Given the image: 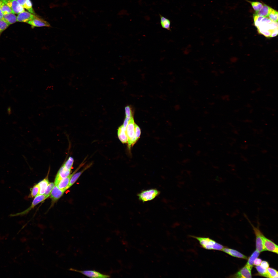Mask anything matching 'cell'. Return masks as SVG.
<instances>
[{
  "instance_id": "1",
  "label": "cell",
  "mask_w": 278,
  "mask_h": 278,
  "mask_svg": "<svg viewBox=\"0 0 278 278\" xmlns=\"http://www.w3.org/2000/svg\"><path fill=\"white\" fill-rule=\"evenodd\" d=\"M256 27L258 32L267 37H272L278 34L277 22L271 21L268 18L264 17Z\"/></svg>"
},
{
  "instance_id": "2",
  "label": "cell",
  "mask_w": 278,
  "mask_h": 278,
  "mask_svg": "<svg viewBox=\"0 0 278 278\" xmlns=\"http://www.w3.org/2000/svg\"><path fill=\"white\" fill-rule=\"evenodd\" d=\"M190 236L197 239L203 248L207 250H221L224 246L214 240L208 237Z\"/></svg>"
},
{
  "instance_id": "3",
  "label": "cell",
  "mask_w": 278,
  "mask_h": 278,
  "mask_svg": "<svg viewBox=\"0 0 278 278\" xmlns=\"http://www.w3.org/2000/svg\"><path fill=\"white\" fill-rule=\"evenodd\" d=\"M160 194V192L155 189H151L142 191L137 195L139 199L144 202L154 199Z\"/></svg>"
},
{
  "instance_id": "4",
  "label": "cell",
  "mask_w": 278,
  "mask_h": 278,
  "mask_svg": "<svg viewBox=\"0 0 278 278\" xmlns=\"http://www.w3.org/2000/svg\"><path fill=\"white\" fill-rule=\"evenodd\" d=\"M11 9L13 13L18 14L25 11L24 8L16 0H1Z\"/></svg>"
},
{
  "instance_id": "5",
  "label": "cell",
  "mask_w": 278,
  "mask_h": 278,
  "mask_svg": "<svg viewBox=\"0 0 278 278\" xmlns=\"http://www.w3.org/2000/svg\"><path fill=\"white\" fill-rule=\"evenodd\" d=\"M69 270L78 272L88 277L92 278H108L110 276L103 274L99 272L92 270L80 271L72 268H70Z\"/></svg>"
},
{
  "instance_id": "6",
  "label": "cell",
  "mask_w": 278,
  "mask_h": 278,
  "mask_svg": "<svg viewBox=\"0 0 278 278\" xmlns=\"http://www.w3.org/2000/svg\"><path fill=\"white\" fill-rule=\"evenodd\" d=\"M48 197L44 194H38L35 196L31 206L22 212L13 215L11 214L10 216H14L25 214L28 212L32 208H33L37 204L44 201Z\"/></svg>"
},
{
  "instance_id": "7",
  "label": "cell",
  "mask_w": 278,
  "mask_h": 278,
  "mask_svg": "<svg viewBox=\"0 0 278 278\" xmlns=\"http://www.w3.org/2000/svg\"><path fill=\"white\" fill-rule=\"evenodd\" d=\"M253 228L256 237V250L260 252L266 251L264 246L262 238L263 234L258 229L254 227Z\"/></svg>"
},
{
  "instance_id": "8",
  "label": "cell",
  "mask_w": 278,
  "mask_h": 278,
  "mask_svg": "<svg viewBox=\"0 0 278 278\" xmlns=\"http://www.w3.org/2000/svg\"><path fill=\"white\" fill-rule=\"evenodd\" d=\"M262 238L264 246L266 250L278 254V246L272 241L267 238L263 234Z\"/></svg>"
},
{
  "instance_id": "9",
  "label": "cell",
  "mask_w": 278,
  "mask_h": 278,
  "mask_svg": "<svg viewBox=\"0 0 278 278\" xmlns=\"http://www.w3.org/2000/svg\"><path fill=\"white\" fill-rule=\"evenodd\" d=\"M37 16L25 11L18 14L17 16V22L27 23Z\"/></svg>"
},
{
  "instance_id": "10",
  "label": "cell",
  "mask_w": 278,
  "mask_h": 278,
  "mask_svg": "<svg viewBox=\"0 0 278 278\" xmlns=\"http://www.w3.org/2000/svg\"><path fill=\"white\" fill-rule=\"evenodd\" d=\"M251 269L246 265L241 268L236 273L232 276L233 277L251 278Z\"/></svg>"
},
{
  "instance_id": "11",
  "label": "cell",
  "mask_w": 278,
  "mask_h": 278,
  "mask_svg": "<svg viewBox=\"0 0 278 278\" xmlns=\"http://www.w3.org/2000/svg\"><path fill=\"white\" fill-rule=\"evenodd\" d=\"M27 23L30 25L32 28L35 27L50 26V24L48 22L37 16L29 21Z\"/></svg>"
},
{
  "instance_id": "12",
  "label": "cell",
  "mask_w": 278,
  "mask_h": 278,
  "mask_svg": "<svg viewBox=\"0 0 278 278\" xmlns=\"http://www.w3.org/2000/svg\"><path fill=\"white\" fill-rule=\"evenodd\" d=\"M71 170L67 169L63 165L59 170L56 176L54 181L55 185H56L62 179L69 175Z\"/></svg>"
},
{
  "instance_id": "13",
  "label": "cell",
  "mask_w": 278,
  "mask_h": 278,
  "mask_svg": "<svg viewBox=\"0 0 278 278\" xmlns=\"http://www.w3.org/2000/svg\"><path fill=\"white\" fill-rule=\"evenodd\" d=\"M81 167L80 165L72 173L61 180L56 185L59 189L65 191L67 189V187L72 177Z\"/></svg>"
},
{
  "instance_id": "14",
  "label": "cell",
  "mask_w": 278,
  "mask_h": 278,
  "mask_svg": "<svg viewBox=\"0 0 278 278\" xmlns=\"http://www.w3.org/2000/svg\"><path fill=\"white\" fill-rule=\"evenodd\" d=\"M135 124L133 119L132 117L129 121L126 130V133L128 138V142L135 135Z\"/></svg>"
},
{
  "instance_id": "15",
  "label": "cell",
  "mask_w": 278,
  "mask_h": 278,
  "mask_svg": "<svg viewBox=\"0 0 278 278\" xmlns=\"http://www.w3.org/2000/svg\"><path fill=\"white\" fill-rule=\"evenodd\" d=\"M64 192L59 189L56 185H55L50 195V198L53 202H55L62 196Z\"/></svg>"
},
{
  "instance_id": "16",
  "label": "cell",
  "mask_w": 278,
  "mask_h": 278,
  "mask_svg": "<svg viewBox=\"0 0 278 278\" xmlns=\"http://www.w3.org/2000/svg\"><path fill=\"white\" fill-rule=\"evenodd\" d=\"M117 134L119 139L122 143H128V138L126 134V131L124 129L123 125L119 128Z\"/></svg>"
},
{
  "instance_id": "17",
  "label": "cell",
  "mask_w": 278,
  "mask_h": 278,
  "mask_svg": "<svg viewBox=\"0 0 278 278\" xmlns=\"http://www.w3.org/2000/svg\"><path fill=\"white\" fill-rule=\"evenodd\" d=\"M91 165H89L85 167L81 171L74 174L71 178L69 184L67 187V189L71 186L77 180L82 173L86 169L88 168Z\"/></svg>"
},
{
  "instance_id": "18",
  "label": "cell",
  "mask_w": 278,
  "mask_h": 278,
  "mask_svg": "<svg viewBox=\"0 0 278 278\" xmlns=\"http://www.w3.org/2000/svg\"><path fill=\"white\" fill-rule=\"evenodd\" d=\"M272 9L270 7L264 4L261 9L255 13L259 16L268 18L269 14Z\"/></svg>"
},
{
  "instance_id": "19",
  "label": "cell",
  "mask_w": 278,
  "mask_h": 278,
  "mask_svg": "<svg viewBox=\"0 0 278 278\" xmlns=\"http://www.w3.org/2000/svg\"><path fill=\"white\" fill-rule=\"evenodd\" d=\"M47 177L45 178L38 184L39 187V191L38 194H44L47 187L49 183Z\"/></svg>"
},
{
  "instance_id": "20",
  "label": "cell",
  "mask_w": 278,
  "mask_h": 278,
  "mask_svg": "<svg viewBox=\"0 0 278 278\" xmlns=\"http://www.w3.org/2000/svg\"><path fill=\"white\" fill-rule=\"evenodd\" d=\"M3 19L10 25L17 22V16L12 13L4 15Z\"/></svg>"
},
{
  "instance_id": "21",
  "label": "cell",
  "mask_w": 278,
  "mask_h": 278,
  "mask_svg": "<svg viewBox=\"0 0 278 278\" xmlns=\"http://www.w3.org/2000/svg\"><path fill=\"white\" fill-rule=\"evenodd\" d=\"M159 15L160 18V24L162 27L163 28L171 31L170 28L171 24L170 20L162 16L160 14H159Z\"/></svg>"
},
{
  "instance_id": "22",
  "label": "cell",
  "mask_w": 278,
  "mask_h": 278,
  "mask_svg": "<svg viewBox=\"0 0 278 278\" xmlns=\"http://www.w3.org/2000/svg\"><path fill=\"white\" fill-rule=\"evenodd\" d=\"M260 253L258 251L256 250L253 253L249 258L246 265L251 269L252 268L254 260L258 257Z\"/></svg>"
},
{
  "instance_id": "23",
  "label": "cell",
  "mask_w": 278,
  "mask_h": 278,
  "mask_svg": "<svg viewBox=\"0 0 278 278\" xmlns=\"http://www.w3.org/2000/svg\"><path fill=\"white\" fill-rule=\"evenodd\" d=\"M228 254L232 256L242 259H247V257L244 255L239 252L238 251L230 249Z\"/></svg>"
},
{
  "instance_id": "24",
  "label": "cell",
  "mask_w": 278,
  "mask_h": 278,
  "mask_svg": "<svg viewBox=\"0 0 278 278\" xmlns=\"http://www.w3.org/2000/svg\"><path fill=\"white\" fill-rule=\"evenodd\" d=\"M255 268L259 275L265 277L270 278L267 269L263 268L260 265L256 266Z\"/></svg>"
},
{
  "instance_id": "25",
  "label": "cell",
  "mask_w": 278,
  "mask_h": 278,
  "mask_svg": "<svg viewBox=\"0 0 278 278\" xmlns=\"http://www.w3.org/2000/svg\"><path fill=\"white\" fill-rule=\"evenodd\" d=\"M0 7L4 15L11 13H13L10 7L2 1L0 3Z\"/></svg>"
},
{
  "instance_id": "26",
  "label": "cell",
  "mask_w": 278,
  "mask_h": 278,
  "mask_svg": "<svg viewBox=\"0 0 278 278\" xmlns=\"http://www.w3.org/2000/svg\"><path fill=\"white\" fill-rule=\"evenodd\" d=\"M278 13L276 10L273 9L269 14L268 18L272 21L277 22Z\"/></svg>"
},
{
  "instance_id": "27",
  "label": "cell",
  "mask_w": 278,
  "mask_h": 278,
  "mask_svg": "<svg viewBox=\"0 0 278 278\" xmlns=\"http://www.w3.org/2000/svg\"><path fill=\"white\" fill-rule=\"evenodd\" d=\"M23 7L27 10L29 12L33 14L36 15L32 7V2L30 0H27L23 6Z\"/></svg>"
},
{
  "instance_id": "28",
  "label": "cell",
  "mask_w": 278,
  "mask_h": 278,
  "mask_svg": "<svg viewBox=\"0 0 278 278\" xmlns=\"http://www.w3.org/2000/svg\"><path fill=\"white\" fill-rule=\"evenodd\" d=\"M10 25L3 19L0 20V38L2 33Z\"/></svg>"
},
{
  "instance_id": "29",
  "label": "cell",
  "mask_w": 278,
  "mask_h": 278,
  "mask_svg": "<svg viewBox=\"0 0 278 278\" xmlns=\"http://www.w3.org/2000/svg\"><path fill=\"white\" fill-rule=\"evenodd\" d=\"M249 2L251 4L252 6L256 12L260 10L263 7V4L260 2L251 1H249Z\"/></svg>"
},
{
  "instance_id": "30",
  "label": "cell",
  "mask_w": 278,
  "mask_h": 278,
  "mask_svg": "<svg viewBox=\"0 0 278 278\" xmlns=\"http://www.w3.org/2000/svg\"><path fill=\"white\" fill-rule=\"evenodd\" d=\"M74 162L73 158L72 157H69L67 160L63 165L67 169L71 170Z\"/></svg>"
},
{
  "instance_id": "31",
  "label": "cell",
  "mask_w": 278,
  "mask_h": 278,
  "mask_svg": "<svg viewBox=\"0 0 278 278\" xmlns=\"http://www.w3.org/2000/svg\"><path fill=\"white\" fill-rule=\"evenodd\" d=\"M267 270L270 278H277L278 273L277 271L271 267H268Z\"/></svg>"
},
{
  "instance_id": "32",
  "label": "cell",
  "mask_w": 278,
  "mask_h": 278,
  "mask_svg": "<svg viewBox=\"0 0 278 278\" xmlns=\"http://www.w3.org/2000/svg\"><path fill=\"white\" fill-rule=\"evenodd\" d=\"M55 186L54 183H49L46 189L44 194L48 197L50 195L51 192Z\"/></svg>"
},
{
  "instance_id": "33",
  "label": "cell",
  "mask_w": 278,
  "mask_h": 278,
  "mask_svg": "<svg viewBox=\"0 0 278 278\" xmlns=\"http://www.w3.org/2000/svg\"><path fill=\"white\" fill-rule=\"evenodd\" d=\"M39 187L38 184L34 186L31 189V193L30 196L31 197H33L37 195L39 191Z\"/></svg>"
},
{
  "instance_id": "34",
  "label": "cell",
  "mask_w": 278,
  "mask_h": 278,
  "mask_svg": "<svg viewBox=\"0 0 278 278\" xmlns=\"http://www.w3.org/2000/svg\"><path fill=\"white\" fill-rule=\"evenodd\" d=\"M126 117V118L131 119L132 117L131 110L129 106L126 107L125 108Z\"/></svg>"
},
{
  "instance_id": "35",
  "label": "cell",
  "mask_w": 278,
  "mask_h": 278,
  "mask_svg": "<svg viewBox=\"0 0 278 278\" xmlns=\"http://www.w3.org/2000/svg\"><path fill=\"white\" fill-rule=\"evenodd\" d=\"M135 135L138 140L140 138L141 135V131L140 127L136 124H135Z\"/></svg>"
},
{
  "instance_id": "36",
  "label": "cell",
  "mask_w": 278,
  "mask_h": 278,
  "mask_svg": "<svg viewBox=\"0 0 278 278\" xmlns=\"http://www.w3.org/2000/svg\"><path fill=\"white\" fill-rule=\"evenodd\" d=\"M260 264L261 266L264 269H267L269 266L268 263L266 261H262Z\"/></svg>"
},
{
  "instance_id": "37",
  "label": "cell",
  "mask_w": 278,
  "mask_h": 278,
  "mask_svg": "<svg viewBox=\"0 0 278 278\" xmlns=\"http://www.w3.org/2000/svg\"><path fill=\"white\" fill-rule=\"evenodd\" d=\"M262 261L261 259L257 258L254 260L253 265L256 266L260 265Z\"/></svg>"
},
{
  "instance_id": "38",
  "label": "cell",
  "mask_w": 278,
  "mask_h": 278,
  "mask_svg": "<svg viewBox=\"0 0 278 278\" xmlns=\"http://www.w3.org/2000/svg\"><path fill=\"white\" fill-rule=\"evenodd\" d=\"M130 120V119L126 117L124 120L123 126L124 129L126 131V130L127 127Z\"/></svg>"
},
{
  "instance_id": "39",
  "label": "cell",
  "mask_w": 278,
  "mask_h": 278,
  "mask_svg": "<svg viewBox=\"0 0 278 278\" xmlns=\"http://www.w3.org/2000/svg\"><path fill=\"white\" fill-rule=\"evenodd\" d=\"M19 4L23 7L27 0H16Z\"/></svg>"
},
{
  "instance_id": "40",
  "label": "cell",
  "mask_w": 278,
  "mask_h": 278,
  "mask_svg": "<svg viewBox=\"0 0 278 278\" xmlns=\"http://www.w3.org/2000/svg\"><path fill=\"white\" fill-rule=\"evenodd\" d=\"M7 112L8 115H10L12 113L11 108V107H9L7 109Z\"/></svg>"
},
{
  "instance_id": "41",
  "label": "cell",
  "mask_w": 278,
  "mask_h": 278,
  "mask_svg": "<svg viewBox=\"0 0 278 278\" xmlns=\"http://www.w3.org/2000/svg\"><path fill=\"white\" fill-rule=\"evenodd\" d=\"M4 15L0 7V20L3 19Z\"/></svg>"
},
{
  "instance_id": "42",
  "label": "cell",
  "mask_w": 278,
  "mask_h": 278,
  "mask_svg": "<svg viewBox=\"0 0 278 278\" xmlns=\"http://www.w3.org/2000/svg\"><path fill=\"white\" fill-rule=\"evenodd\" d=\"M1 1H2L1 0H0V3L1 2Z\"/></svg>"
}]
</instances>
